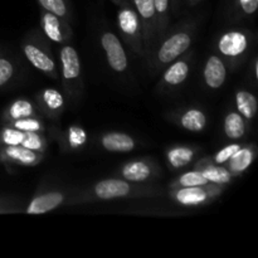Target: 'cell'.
Returning a JSON list of instances; mask_svg holds the SVG:
<instances>
[{
  "label": "cell",
  "instance_id": "cell-7",
  "mask_svg": "<svg viewBox=\"0 0 258 258\" xmlns=\"http://www.w3.org/2000/svg\"><path fill=\"white\" fill-rule=\"evenodd\" d=\"M227 185L208 183L204 185L188 186V188H170L169 197L173 202L181 207H203L208 206L216 201L224 190Z\"/></svg>",
  "mask_w": 258,
  "mask_h": 258
},
{
  "label": "cell",
  "instance_id": "cell-13",
  "mask_svg": "<svg viewBox=\"0 0 258 258\" xmlns=\"http://www.w3.org/2000/svg\"><path fill=\"white\" fill-rule=\"evenodd\" d=\"M71 194L66 190L53 189V190L42 191L35 194L25 208L27 214H45L50 211L59 208L60 206H67Z\"/></svg>",
  "mask_w": 258,
  "mask_h": 258
},
{
  "label": "cell",
  "instance_id": "cell-26",
  "mask_svg": "<svg viewBox=\"0 0 258 258\" xmlns=\"http://www.w3.org/2000/svg\"><path fill=\"white\" fill-rule=\"evenodd\" d=\"M208 183V179L204 176V174L201 170L191 169V170L185 171V173L180 174L178 178L174 179L169 188H188V186L204 185V184Z\"/></svg>",
  "mask_w": 258,
  "mask_h": 258
},
{
  "label": "cell",
  "instance_id": "cell-9",
  "mask_svg": "<svg viewBox=\"0 0 258 258\" xmlns=\"http://www.w3.org/2000/svg\"><path fill=\"white\" fill-rule=\"evenodd\" d=\"M193 55L194 53L189 49L188 52L176 58L161 71L163 75L158 85V90L160 92H170V91L176 90L188 80L191 71Z\"/></svg>",
  "mask_w": 258,
  "mask_h": 258
},
{
  "label": "cell",
  "instance_id": "cell-29",
  "mask_svg": "<svg viewBox=\"0 0 258 258\" xmlns=\"http://www.w3.org/2000/svg\"><path fill=\"white\" fill-rule=\"evenodd\" d=\"M153 2L156 15H158V38H160L168 30L169 24H170V0H153Z\"/></svg>",
  "mask_w": 258,
  "mask_h": 258
},
{
  "label": "cell",
  "instance_id": "cell-10",
  "mask_svg": "<svg viewBox=\"0 0 258 258\" xmlns=\"http://www.w3.org/2000/svg\"><path fill=\"white\" fill-rule=\"evenodd\" d=\"M100 42L108 67L116 73L126 72L128 68V58L120 37L111 30L103 29L100 35Z\"/></svg>",
  "mask_w": 258,
  "mask_h": 258
},
{
  "label": "cell",
  "instance_id": "cell-8",
  "mask_svg": "<svg viewBox=\"0 0 258 258\" xmlns=\"http://www.w3.org/2000/svg\"><path fill=\"white\" fill-rule=\"evenodd\" d=\"M120 178L133 183H151L163 175L160 165L153 158H138L123 163L116 171Z\"/></svg>",
  "mask_w": 258,
  "mask_h": 258
},
{
  "label": "cell",
  "instance_id": "cell-24",
  "mask_svg": "<svg viewBox=\"0 0 258 258\" xmlns=\"http://www.w3.org/2000/svg\"><path fill=\"white\" fill-rule=\"evenodd\" d=\"M234 105H236L237 112L241 113L248 123L256 117L258 111L257 97L249 91H236V93H234Z\"/></svg>",
  "mask_w": 258,
  "mask_h": 258
},
{
  "label": "cell",
  "instance_id": "cell-37",
  "mask_svg": "<svg viewBox=\"0 0 258 258\" xmlns=\"http://www.w3.org/2000/svg\"><path fill=\"white\" fill-rule=\"evenodd\" d=\"M257 67H258V64H257V58H254L253 62H252V71H253V78H254V80H257V78H258Z\"/></svg>",
  "mask_w": 258,
  "mask_h": 258
},
{
  "label": "cell",
  "instance_id": "cell-14",
  "mask_svg": "<svg viewBox=\"0 0 258 258\" xmlns=\"http://www.w3.org/2000/svg\"><path fill=\"white\" fill-rule=\"evenodd\" d=\"M168 118L176 126L189 133H202L208 125L207 113L199 107H186L175 110L168 115Z\"/></svg>",
  "mask_w": 258,
  "mask_h": 258
},
{
  "label": "cell",
  "instance_id": "cell-21",
  "mask_svg": "<svg viewBox=\"0 0 258 258\" xmlns=\"http://www.w3.org/2000/svg\"><path fill=\"white\" fill-rule=\"evenodd\" d=\"M193 169L201 170L204 174L209 183L219 184V185H228L233 180V175L227 170L224 165H218L209 160L208 156L206 158H201L196 164H194Z\"/></svg>",
  "mask_w": 258,
  "mask_h": 258
},
{
  "label": "cell",
  "instance_id": "cell-36",
  "mask_svg": "<svg viewBox=\"0 0 258 258\" xmlns=\"http://www.w3.org/2000/svg\"><path fill=\"white\" fill-rule=\"evenodd\" d=\"M181 2L183 0H170V10L173 15H178L179 12H180Z\"/></svg>",
  "mask_w": 258,
  "mask_h": 258
},
{
  "label": "cell",
  "instance_id": "cell-39",
  "mask_svg": "<svg viewBox=\"0 0 258 258\" xmlns=\"http://www.w3.org/2000/svg\"><path fill=\"white\" fill-rule=\"evenodd\" d=\"M111 2H112V3H113V4H115V5H117V4H118V3H120V2H121V0H111Z\"/></svg>",
  "mask_w": 258,
  "mask_h": 258
},
{
  "label": "cell",
  "instance_id": "cell-3",
  "mask_svg": "<svg viewBox=\"0 0 258 258\" xmlns=\"http://www.w3.org/2000/svg\"><path fill=\"white\" fill-rule=\"evenodd\" d=\"M20 48L24 57L35 70L52 80H59V64L42 30L33 29L27 33L22 39Z\"/></svg>",
  "mask_w": 258,
  "mask_h": 258
},
{
  "label": "cell",
  "instance_id": "cell-23",
  "mask_svg": "<svg viewBox=\"0 0 258 258\" xmlns=\"http://www.w3.org/2000/svg\"><path fill=\"white\" fill-rule=\"evenodd\" d=\"M32 116H40L37 107L32 101L27 98H18L10 102L3 112V122L19 120L24 117H32Z\"/></svg>",
  "mask_w": 258,
  "mask_h": 258
},
{
  "label": "cell",
  "instance_id": "cell-38",
  "mask_svg": "<svg viewBox=\"0 0 258 258\" xmlns=\"http://www.w3.org/2000/svg\"><path fill=\"white\" fill-rule=\"evenodd\" d=\"M184 2H185V4L188 5V7H196V5L199 4L202 0H184Z\"/></svg>",
  "mask_w": 258,
  "mask_h": 258
},
{
  "label": "cell",
  "instance_id": "cell-22",
  "mask_svg": "<svg viewBox=\"0 0 258 258\" xmlns=\"http://www.w3.org/2000/svg\"><path fill=\"white\" fill-rule=\"evenodd\" d=\"M249 123L237 111H228L223 118V133L229 140L238 141L247 134Z\"/></svg>",
  "mask_w": 258,
  "mask_h": 258
},
{
  "label": "cell",
  "instance_id": "cell-25",
  "mask_svg": "<svg viewBox=\"0 0 258 258\" xmlns=\"http://www.w3.org/2000/svg\"><path fill=\"white\" fill-rule=\"evenodd\" d=\"M88 140V134L82 126L71 125L67 130L59 136V143L64 150L76 151L81 150Z\"/></svg>",
  "mask_w": 258,
  "mask_h": 258
},
{
  "label": "cell",
  "instance_id": "cell-33",
  "mask_svg": "<svg viewBox=\"0 0 258 258\" xmlns=\"http://www.w3.org/2000/svg\"><path fill=\"white\" fill-rule=\"evenodd\" d=\"M242 145H243V144L241 143L228 144V145L223 146L221 150L217 151L216 154H213L212 156H208L209 160L214 164H218V165H224V164H226L227 161H228L229 159H231L232 156H233L234 154L241 149Z\"/></svg>",
  "mask_w": 258,
  "mask_h": 258
},
{
  "label": "cell",
  "instance_id": "cell-35",
  "mask_svg": "<svg viewBox=\"0 0 258 258\" xmlns=\"http://www.w3.org/2000/svg\"><path fill=\"white\" fill-rule=\"evenodd\" d=\"M17 212H20L19 206H18V204H15L14 202L10 201V199L0 197V214L17 213Z\"/></svg>",
  "mask_w": 258,
  "mask_h": 258
},
{
  "label": "cell",
  "instance_id": "cell-18",
  "mask_svg": "<svg viewBox=\"0 0 258 258\" xmlns=\"http://www.w3.org/2000/svg\"><path fill=\"white\" fill-rule=\"evenodd\" d=\"M101 149L108 153H130L135 150L138 141L130 134L121 131H108L102 134L98 139Z\"/></svg>",
  "mask_w": 258,
  "mask_h": 258
},
{
  "label": "cell",
  "instance_id": "cell-6",
  "mask_svg": "<svg viewBox=\"0 0 258 258\" xmlns=\"http://www.w3.org/2000/svg\"><path fill=\"white\" fill-rule=\"evenodd\" d=\"M116 22H117L120 37L125 44L130 47V49L136 54L145 57L143 27H141L140 18L130 0H121L117 4Z\"/></svg>",
  "mask_w": 258,
  "mask_h": 258
},
{
  "label": "cell",
  "instance_id": "cell-31",
  "mask_svg": "<svg viewBox=\"0 0 258 258\" xmlns=\"http://www.w3.org/2000/svg\"><path fill=\"white\" fill-rule=\"evenodd\" d=\"M20 145L33 151L45 154L48 148V140L44 134L42 133H24Z\"/></svg>",
  "mask_w": 258,
  "mask_h": 258
},
{
  "label": "cell",
  "instance_id": "cell-2",
  "mask_svg": "<svg viewBox=\"0 0 258 258\" xmlns=\"http://www.w3.org/2000/svg\"><path fill=\"white\" fill-rule=\"evenodd\" d=\"M196 32L197 23L191 19L183 20L173 28L169 27L146 53L150 72L158 75L173 60L188 52L193 44Z\"/></svg>",
  "mask_w": 258,
  "mask_h": 258
},
{
  "label": "cell",
  "instance_id": "cell-30",
  "mask_svg": "<svg viewBox=\"0 0 258 258\" xmlns=\"http://www.w3.org/2000/svg\"><path fill=\"white\" fill-rule=\"evenodd\" d=\"M7 125L12 126V127L18 128V130L23 131V133H42L44 134L47 127H45L44 122L42 121L40 116H32V117H24L19 118V120L9 121V122H4Z\"/></svg>",
  "mask_w": 258,
  "mask_h": 258
},
{
  "label": "cell",
  "instance_id": "cell-1",
  "mask_svg": "<svg viewBox=\"0 0 258 258\" xmlns=\"http://www.w3.org/2000/svg\"><path fill=\"white\" fill-rule=\"evenodd\" d=\"M165 191L160 186L148 183H133L122 178H107L98 180L88 188L71 194L67 206L95 203V202L117 201V199H139L163 196Z\"/></svg>",
  "mask_w": 258,
  "mask_h": 258
},
{
  "label": "cell",
  "instance_id": "cell-5",
  "mask_svg": "<svg viewBox=\"0 0 258 258\" xmlns=\"http://www.w3.org/2000/svg\"><path fill=\"white\" fill-rule=\"evenodd\" d=\"M59 64V78L62 81L63 90L71 102L77 103L83 93V78L81 59L77 49L70 43L62 44L58 53Z\"/></svg>",
  "mask_w": 258,
  "mask_h": 258
},
{
  "label": "cell",
  "instance_id": "cell-11",
  "mask_svg": "<svg viewBox=\"0 0 258 258\" xmlns=\"http://www.w3.org/2000/svg\"><path fill=\"white\" fill-rule=\"evenodd\" d=\"M130 2L140 18L146 55L158 38V15H156L155 7L153 0H130Z\"/></svg>",
  "mask_w": 258,
  "mask_h": 258
},
{
  "label": "cell",
  "instance_id": "cell-15",
  "mask_svg": "<svg viewBox=\"0 0 258 258\" xmlns=\"http://www.w3.org/2000/svg\"><path fill=\"white\" fill-rule=\"evenodd\" d=\"M44 159V154L33 151L22 145L2 146L0 149V163L15 166H35Z\"/></svg>",
  "mask_w": 258,
  "mask_h": 258
},
{
  "label": "cell",
  "instance_id": "cell-16",
  "mask_svg": "<svg viewBox=\"0 0 258 258\" xmlns=\"http://www.w3.org/2000/svg\"><path fill=\"white\" fill-rule=\"evenodd\" d=\"M37 110L40 116L58 120L66 108V98L55 88H44L35 96Z\"/></svg>",
  "mask_w": 258,
  "mask_h": 258
},
{
  "label": "cell",
  "instance_id": "cell-32",
  "mask_svg": "<svg viewBox=\"0 0 258 258\" xmlns=\"http://www.w3.org/2000/svg\"><path fill=\"white\" fill-rule=\"evenodd\" d=\"M258 9V0H233V13L236 19L252 18Z\"/></svg>",
  "mask_w": 258,
  "mask_h": 258
},
{
  "label": "cell",
  "instance_id": "cell-12",
  "mask_svg": "<svg viewBox=\"0 0 258 258\" xmlns=\"http://www.w3.org/2000/svg\"><path fill=\"white\" fill-rule=\"evenodd\" d=\"M40 30L48 40L59 45L70 43L73 35L71 23L44 9H40Z\"/></svg>",
  "mask_w": 258,
  "mask_h": 258
},
{
  "label": "cell",
  "instance_id": "cell-4",
  "mask_svg": "<svg viewBox=\"0 0 258 258\" xmlns=\"http://www.w3.org/2000/svg\"><path fill=\"white\" fill-rule=\"evenodd\" d=\"M253 34L248 29H229L216 40L217 54L226 62L228 71H234L246 60L253 43Z\"/></svg>",
  "mask_w": 258,
  "mask_h": 258
},
{
  "label": "cell",
  "instance_id": "cell-40",
  "mask_svg": "<svg viewBox=\"0 0 258 258\" xmlns=\"http://www.w3.org/2000/svg\"><path fill=\"white\" fill-rule=\"evenodd\" d=\"M0 149H2V133H0Z\"/></svg>",
  "mask_w": 258,
  "mask_h": 258
},
{
  "label": "cell",
  "instance_id": "cell-34",
  "mask_svg": "<svg viewBox=\"0 0 258 258\" xmlns=\"http://www.w3.org/2000/svg\"><path fill=\"white\" fill-rule=\"evenodd\" d=\"M0 133H2V146L20 145L23 136H24L23 131L12 127V126L7 125V123L3 125V127L0 128Z\"/></svg>",
  "mask_w": 258,
  "mask_h": 258
},
{
  "label": "cell",
  "instance_id": "cell-28",
  "mask_svg": "<svg viewBox=\"0 0 258 258\" xmlns=\"http://www.w3.org/2000/svg\"><path fill=\"white\" fill-rule=\"evenodd\" d=\"M18 71V62L13 55L0 50V88H4L14 80Z\"/></svg>",
  "mask_w": 258,
  "mask_h": 258
},
{
  "label": "cell",
  "instance_id": "cell-19",
  "mask_svg": "<svg viewBox=\"0 0 258 258\" xmlns=\"http://www.w3.org/2000/svg\"><path fill=\"white\" fill-rule=\"evenodd\" d=\"M199 151V146L173 145L165 150L166 164L170 170H181L196 160Z\"/></svg>",
  "mask_w": 258,
  "mask_h": 258
},
{
  "label": "cell",
  "instance_id": "cell-27",
  "mask_svg": "<svg viewBox=\"0 0 258 258\" xmlns=\"http://www.w3.org/2000/svg\"><path fill=\"white\" fill-rule=\"evenodd\" d=\"M37 2L40 9L48 10L62 19L67 20L68 23L72 22L73 14L70 0H37Z\"/></svg>",
  "mask_w": 258,
  "mask_h": 258
},
{
  "label": "cell",
  "instance_id": "cell-20",
  "mask_svg": "<svg viewBox=\"0 0 258 258\" xmlns=\"http://www.w3.org/2000/svg\"><path fill=\"white\" fill-rule=\"evenodd\" d=\"M256 155L257 148L254 144H243L241 149L224 164V166L233 175V178H238L248 170L249 166L253 164Z\"/></svg>",
  "mask_w": 258,
  "mask_h": 258
},
{
  "label": "cell",
  "instance_id": "cell-17",
  "mask_svg": "<svg viewBox=\"0 0 258 258\" xmlns=\"http://www.w3.org/2000/svg\"><path fill=\"white\" fill-rule=\"evenodd\" d=\"M228 67L217 53L208 55L203 66L204 85L209 90H219L226 83Z\"/></svg>",
  "mask_w": 258,
  "mask_h": 258
}]
</instances>
